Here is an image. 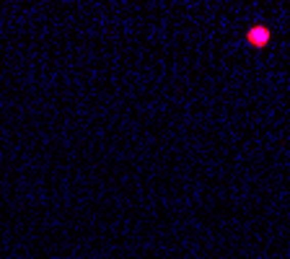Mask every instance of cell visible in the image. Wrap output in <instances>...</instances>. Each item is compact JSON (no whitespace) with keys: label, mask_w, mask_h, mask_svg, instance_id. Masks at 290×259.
I'll return each mask as SVG.
<instances>
[{"label":"cell","mask_w":290,"mask_h":259,"mask_svg":"<svg viewBox=\"0 0 290 259\" xmlns=\"http://www.w3.org/2000/svg\"><path fill=\"white\" fill-rule=\"evenodd\" d=\"M246 41L252 47H257V50H264L270 41H272V31L267 29V26H262V24H257V26H252L246 31Z\"/></svg>","instance_id":"cell-1"}]
</instances>
